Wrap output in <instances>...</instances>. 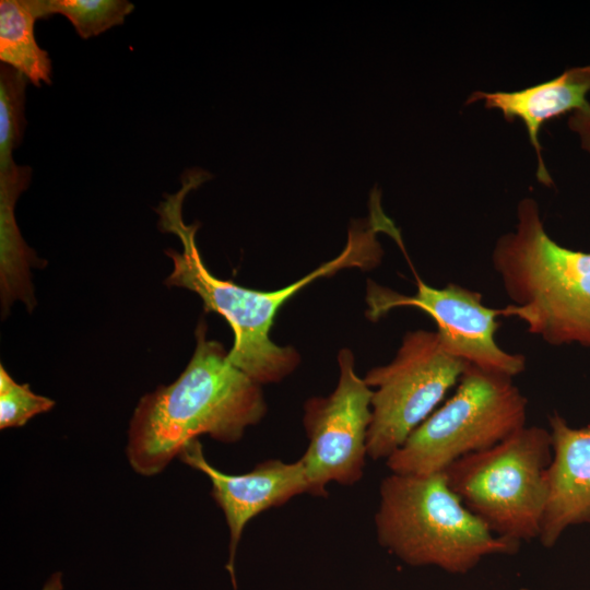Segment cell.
Listing matches in <instances>:
<instances>
[{
    "label": "cell",
    "instance_id": "obj_4",
    "mask_svg": "<svg viewBox=\"0 0 590 590\" xmlns=\"http://www.w3.org/2000/svg\"><path fill=\"white\" fill-rule=\"evenodd\" d=\"M379 496L378 542L411 566L465 574L486 556L515 554L520 547L492 532L451 489L444 472H391Z\"/></svg>",
    "mask_w": 590,
    "mask_h": 590
},
{
    "label": "cell",
    "instance_id": "obj_18",
    "mask_svg": "<svg viewBox=\"0 0 590 590\" xmlns=\"http://www.w3.org/2000/svg\"><path fill=\"white\" fill-rule=\"evenodd\" d=\"M519 590H530V589H527V588H520Z\"/></svg>",
    "mask_w": 590,
    "mask_h": 590
},
{
    "label": "cell",
    "instance_id": "obj_13",
    "mask_svg": "<svg viewBox=\"0 0 590 590\" xmlns=\"http://www.w3.org/2000/svg\"><path fill=\"white\" fill-rule=\"evenodd\" d=\"M38 20L28 0L0 1V60L22 73L35 86L51 84L49 54L36 43Z\"/></svg>",
    "mask_w": 590,
    "mask_h": 590
},
{
    "label": "cell",
    "instance_id": "obj_1",
    "mask_svg": "<svg viewBox=\"0 0 590 590\" xmlns=\"http://www.w3.org/2000/svg\"><path fill=\"white\" fill-rule=\"evenodd\" d=\"M189 192L181 188L167 196L155 209L158 226L173 233L181 241V250L167 249L173 271L165 280L167 286L187 288L203 302L205 311L224 317L234 333L228 361L259 385L281 381L299 363V355L291 346H279L270 339V329L280 307L296 292L321 276L344 268L371 269L382 257L376 234L380 232L371 219L352 221L343 251L300 280L276 291L264 292L243 287L213 275L204 264L196 243L199 223L187 225L181 216L182 201Z\"/></svg>",
    "mask_w": 590,
    "mask_h": 590
},
{
    "label": "cell",
    "instance_id": "obj_2",
    "mask_svg": "<svg viewBox=\"0 0 590 590\" xmlns=\"http://www.w3.org/2000/svg\"><path fill=\"white\" fill-rule=\"evenodd\" d=\"M203 319L194 352L179 377L144 394L129 423L126 456L132 470L154 476L201 435L233 444L267 412L261 385L228 361V351L208 339Z\"/></svg>",
    "mask_w": 590,
    "mask_h": 590
},
{
    "label": "cell",
    "instance_id": "obj_5",
    "mask_svg": "<svg viewBox=\"0 0 590 590\" xmlns=\"http://www.w3.org/2000/svg\"><path fill=\"white\" fill-rule=\"evenodd\" d=\"M552 458L548 428L526 425L497 445L458 459L444 473L492 532L520 544L540 536Z\"/></svg>",
    "mask_w": 590,
    "mask_h": 590
},
{
    "label": "cell",
    "instance_id": "obj_17",
    "mask_svg": "<svg viewBox=\"0 0 590 590\" xmlns=\"http://www.w3.org/2000/svg\"><path fill=\"white\" fill-rule=\"evenodd\" d=\"M62 575L57 571L52 574L49 579L46 581L42 590H62Z\"/></svg>",
    "mask_w": 590,
    "mask_h": 590
},
{
    "label": "cell",
    "instance_id": "obj_7",
    "mask_svg": "<svg viewBox=\"0 0 590 590\" xmlns=\"http://www.w3.org/2000/svg\"><path fill=\"white\" fill-rule=\"evenodd\" d=\"M468 363L451 354L437 331L408 332L396 357L370 369L374 387L368 457L387 459L398 450L458 384Z\"/></svg>",
    "mask_w": 590,
    "mask_h": 590
},
{
    "label": "cell",
    "instance_id": "obj_3",
    "mask_svg": "<svg viewBox=\"0 0 590 590\" xmlns=\"http://www.w3.org/2000/svg\"><path fill=\"white\" fill-rule=\"evenodd\" d=\"M492 263L512 302L504 316L550 345L590 349V252L554 240L533 198L519 201L515 229L496 240Z\"/></svg>",
    "mask_w": 590,
    "mask_h": 590
},
{
    "label": "cell",
    "instance_id": "obj_6",
    "mask_svg": "<svg viewBox=\"0 0 590 590\" xmlns=\"http://www.w3.org/2000/svg\"><path fill=\"white\" fill-rule=\"evenodd\" d=\"M527 398L512 378L468 364L455 393L387 460L392 473L444 472L526 426Z\"/></svg>",
    "mask_w": 590,
    "mask_h": 590
},
{
    "label": "cell",
    "instance_id": "obj_12",
    "mask_svg": "<svg viewBox=\"0 0 590 590\" xmlns=\"http://www.w3.org/2000/svg\"><path fill=\"white\" fill-rule=\"evenodd\" d=\"M589 93L590 64H586L568 68L552 80L519 91H475L470 94L467 104L483 102L485 108L499 110L507 121L521 120L535 151L536 178L551 187L553 179L543 160L540 130L546 121L570 115L589 103Z\"/></svg>",
    "mask_w": 590,
    "mask_h": 590
},
{
    "label": "cell",
    "instance_id": "obj_11",
    "mask_svg": "<svg viewBox=\"0 0 590 590\" xmlns=\"http://www.w3.org/2000/svg\"><path fill=\"white\" fill-rule=\"evenodd\" d=\"M553 458L540 543L554 546L575 526L590 524V423L574 427L557 412L548 416Z\"/></svg>",
    "mask_w": 590,
    "mask_h": 590
},
{
    "label": "cell",
    "instance_id": "obj_15",
    "mask_svg": "<svg viewBox=\"0 0 590 590\" xmlns=\"http://www.w3.org/2000/svg\"><path fill=\"white\" fill-rule=\"evenodd\" d=\"M54 405L52 399L36 394L28 384L16 382L0 365V429L22 427Z\"/></svg>",
    "mask_w": 590,
    "mask_h": 590
},
{
    "label": "cell",
    "instance_id": "obj_8",
    "mask_svg": "<svg viewBox=\"0 0 590 590\" xmlns=\"http://www.w3.org/2000/svg\"><path fill=\"white\" fill-rule=\"evenodd\" d=\"M340 377L334 391L305 403L303 423L308 447L300 458L309 494L324 497L327 484L357 483L364 473L367 435L371 422L373 390L354 369V355H338Z\"/></svg>",
    "mask_w": 590,
    "mask_h": 590
},
{
    "label": "cell",
    "instance_id": "obj_16",
    "mask_svg": "<svg viewBox=\"0 0 590 590\" xmlns=\"http://www.w3.org/2000/svg\"><path fill=\"white\" fill-rule=\"evenodd\" d=\"M567 126L578 137L581 149L590 155V103L571 113Z\"/></svg>",
    "mask_w": 590,
    "mask_h": 590
},
{
    "label": "cell",
    "instance_id": "obj_9",
    "mask_svg": "<svg viewBox=\"0 0 590 590\" xmlns=\"http://www.w3.org/2000/svg\"><path fill=\"white\" fill-rule=\"evenodd\" d=\"M414 274L417 291L412 296L369 281L368 318L376 321L393 308L416 307L433 318L445 347L468 364L511 378L526 369L524 355L506 352L496 342L503 309L487 307L480 292L456 283L433 287Z\"/></svg>",
    "mask_w": 590,
    "mask_h": 590
},
{
    "label": "cell",
    "instance_id": "obj_10",
    "mask_svg": "<svg viewBox=\"0 0 590 590\" xmlns=\"http://www.w3.org/2000/svg\"><path fill=\"white\" fill-rule=\"evenodd\" d=\"M177 458L210 479L211 495L229 530L226 569L236 590L235 556L246 524L267 509L280 507L296 495L309 494L304 464L300 459L295 462L272 459L258 463L247 473L226 474L209 463L198 439L188 442Z\"/></svg>",
    "mask_w": 590,
    "mask_h": 590
},
{
    "label": "cell",
    "instance_id": "obj_14",
    "mask_svg": "<svg viewBox=\"0 0 590 590\" xmlns=\"http://www.w3.org/2000/svg\"><path fill=\"white\" fill-rule=\"evenodd\" d=\"M37 19L66 16L83 39L97 36L125 22L134 4L127 0H28Z\"/></svg>",
    "mask_w": 590,
    "mask_h": 590
}]
</instances>
